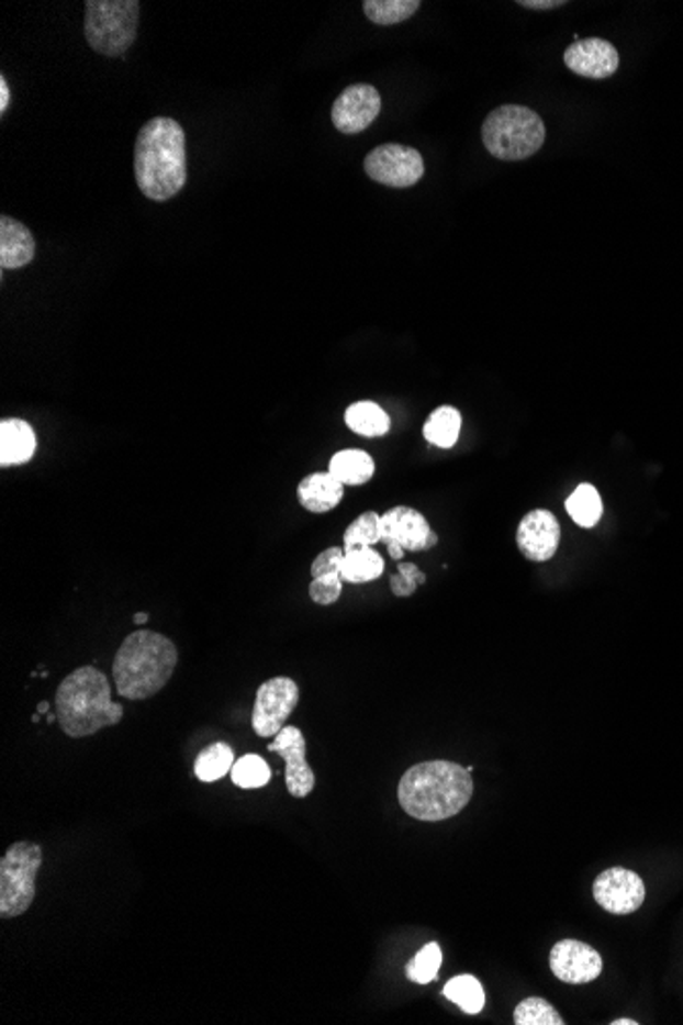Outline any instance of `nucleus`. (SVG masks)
Masks as SVG:
<instances>
[{
	"label": "nucleus",
	"mask_w": 683,
	"mask_h": 1025,
	"mask_svg": "<svg viewBox=\"0 0 683 1025\" xmlns=\"http://www.w3.org/2000/svg\"><path fill=\"white\" fill-rule=\"evenodd\" d=\"M422 7L419 0H367L362 2L365 15L377 25H398L405 19L416 15Z\"/></svg>",
	"instance_id": "28"
},
{
	"label": "nucleus",
	"mask_w": 683,
	"mask_h": 1025,
	"mask_svg": "<svg viewBox=\"0 0 683 1025\" xmlns=\"http://www.w3.org/2000/svg\"><path fill=\"white\" fill-rule=\"evenodd\" d=\"M236 764L234 749L223 742L205 747L194 759V776L201 782H217L232 772Z\"/></svg>",
	"instance_id": "25"
},
{
	"label": "nucleus",
	"mask_w": 683,
	"mask_h": 1025,
	"mask_svg": "<svg viewBox=\"0 0 683 1025\" xmlns=\"http://www.w3.org/2000/svg\"><path fill=\"white\" fill-rule=\"evenodd\" d=\"M299 504L312 514H326L340 504L344 498V483L329 471L312 473L299 481Z\"/></svg>",
	"instance_id": "19"
},
{
	"label": "nucleus",
	"mask_w": 683,
	"mask_h": 1025,
	"mask_svg": "<svg viewBox=\"0 0 683 1025\" xmlns=\"http://www.w3.org/2000/svg\"><path fill=\"white\" fill-rule=\"evenodd\" d=\"M56 714L68 737H89L120 725L125 709L111 699V683L101 669L82 666L66 676L56 692Z\"/></svg>",
	"instance_id": "4"
},
{
	"label": "nucleus",
	"mask_w": 683,
	"mask_h": 1025,
	"mask_svg": "<svg viewBox=\"0 0 683 1025\" xmlns=\"http://www.w3.org/2000/svg\"><path fill=\"white\" fill-rule=\"evenodd\" d=\"M481 137L491 156L514 163L526 160L542 148L547 127L533 109L522 104H502L483 121Z\"/></svg>",
	"instance_id": "5"
},
{
	"label": "nucleus",
	"mask_w": 683,
	"mask_h": 1025,
	"mask_svg": "<svg viewBox=\"0 0 683 1025\" xmlns=\"http://www.w3.org/2000/svg\"><path fill=\"white\" fill-rule=\"evenodd\" d=\"M268 751L279 754L284 759V782L291 796L307 799L315 788V773L307 764V742L301 728L284 725L275 742L268 745Z\"/></svg>",
	"instance_id": "12"
},
{
	"label": "nucleus",
	"mask_w": 683,
	"mask_h": 1025,
	"mask_svg": "<svg viewBox=\"0 0 683 1025\" xmlns=\"http://www.w3.org/2000/svg\"><path fill=\"white\" fill-rule=\"evenodd\" d=\"M383 533H381V514L377 512H362L358 519L348 524L344 533V545L342 549H369L377 543H381Z\"/></svg>",
	"instance_id": "27"
},
{
	"label": "nucleus",
	"mask_w": 683,
	"mask_h": 1025,
	"mask_svg": "<svg viewBox=\"0 0 683 1025\" xmlns=\"http://www.w3.org/2000/svg\"><path fill=\"white\" fill-rule=\"evenodd\" d=\"M229 776H232V782L236 787L253 790V788L267 787L270 778H272V772L268 768L267 759L260 758L256 754H248V756L236 759Z\"/></svg>",
	"instance_id": "29"
},
{
	"label": "nucleus",
	"mask_w": 683,
	"mask_h": 1025,
	"mask_svg": "<svg viewBox=\"0 0 683 1025\" xmlns=\"http://www.w3.org/2000/svg\"><path fill=\"white\" fill-rule=\"evenodd\" d=\"M461 412L452 405H440L424 424V438L438 448H452L461 436Z\"/></svg>",
	"instance_id": "23"
},
{
	"label": "nucleus",
	"mask_w": 683,
	"mask_h": 1025,
	"mask_svg": "<svg viewBox=\"0 0 683 1025\" xmlns=\"http://www.w3.org/2000/svg\"><path fill=\"white\" fill-rule=\"evenodd\" d=\"M564 510L581 528H594L604 514V502L592 483H580L567 498Z\"/></svg>",
	"instance_id": "24"
},
{
	"label": "nucleus",
	"mask_w": 683,
	"mask_h": 1025,
	"mask_svg": "<svg viewBox=\"0 0 683 1025\" xmlns=\"http://www.w3.org/2000/svg\"><path fill=\"white\" fill-rule=\"evenodd\" d=\"M135 180L152 201H168L187 185V135L170 118L149 120L137 134Z\"/></svg>",
	"instance_id": "2"
},
{
	"label": "nucleus",
	"mask_w": 683,
	"mask_h": 1025,
	"mask_svg": "<svg viewBox=\"0 0 683 1025\" xmlns=\"http://www.w3.org/2000/svg\"><path fill=\"white\" fill-rule=\"evenodd\" d=\"M443 995L459 1005L467 1015H477L485 1007V991L483 984L471 974H461L446 982Z\"/></svg>",
	"instance_id": "26"
},
{
	"label": "nucleus",
	"mask_w": 683,
	"mask_h": 1025,
	"mask_svg": "<svg viewBox=\"0 0 683 1025\" xmlns=\"http://www.w3.org/2000/svg\"><path fill=\"white\" fill-rule=\"evenodd\" d=\"M389 586H391V592L398 598H410L414 595L419 586L426 583V573L417 567L416 564H410V561H400L398 564V573L389 578Z\"/></svg>",
	"instance_id": "32"
},
{
	"label": "nucleus",
	"mask_w": 683,
	"mask_h": 1025,
	"mask_svg": "<svg viewBox=\"0 0 683 1025\" xmlns=\"http://www.w3.org/2000/svg\"><path fill=\"white\" fill-rule=\"evenodd\" d=\"M564 66L575 75L602 80L618 73L620 56H618V49L606 40L587 37V40H578L575 44L567 47Z\"/></svg>",
	"instance_id": "16"
},
{
	"label": "nucleus",
	"mask_w": 683,
	"mask_h": 1025,
	"mask_svg": "<svg viewBox=\"0 0 683 1025\" xmlns=\"http://www.w3.org/2000/svg\"><path fill=\"white\" fill-rule=\"evenodd\" d=\"M47 723H49V725H52V723H58V714L56 713L47 714Z\"/></svg>",
	"instance_id": "40"
},
{
	"label": "nucleus",
	"mask_w": 683,
	"mask_h": 1025,
	"mask_svg": "<svg viewBox=\"0 0 683 1025\" xmlns=\"http://www.w3.org/2000/svg\"><path fill=\"white\" fill-rule=\"evenodd\" d=\"M381 113V94L371 85H352L332 107L334 127L342 134H360Z\"/></svg>",
	"instance_id": "15"
},
{
	"label": "nucleus",
	"mask_w": 683,
	"mask_h": 1025,
	"mask_svg": "<svg viewBox=\"0 0 683 1025\" xmlns=\"http://www.w3.org/2000/svg\"><path fill=\"white\" fill-rule=\"evenodd\" d=\"M37 713L45 714V716L52 713V711H49V702H47V700H42V702L37 704Z\"/></svg>",
	"instance_id": "38"
},
{
	"label": "nucleus",
	"mask_w": 683,
	"mask_h": 1025,
	"mask_svg": "<svg viewBox=\"0 0 683 1025\" xmlns=\"http://www.w3.org/2000/svg\"><path fill=\"white\" fill-rule=\"evenodd\" d=\"M44 864L37 844L16 842L0 860V917L13 920L30 911L35 901V880Z\"/></svg>",
	"instance_id": "7"
},
{
	"label": "nucleus",
	"mask_w": 683,
	"mask_h": 1025,
	"mask_svg": "<svg viewBox=\"0 0 683 1025\" xmlns=\"http://www.w3.org/2000/svg\"><path fill=\"white\" fill-rule=\"evenodd\" d=\"M549 962L552 974L567 984H587L604 970L602 954L578 939H561L555 944Z\"/></svg>",
	"instance_id": "14"
},
{
	"label": "nucleus",
	"mask_w": 683,
	"mask_h": 1025,
	"mask_svg": "<svg viewBox=\"0 0 683 1025\" xmlns=\"http://www.w3.org/2000/svg\"><path fill=\"white\" fill-rule=\"evenodd\" d=\"M383 571H385V561L372 547L344 550L342 580L348 583H369V581L379 580Z\"/></svg>",
	"instance_id": "22"
},
{
	"label": "nucleus",
	"mask_w": 683,
	"mask_h": 1025,
	"mask_svg": "<svg viewBox=\"0 0 683 1025\" xmlns=\"http://www.w3.org/2000/svg\"><path fill=\"white\" fill-rule=\"evenodd\" d=\"M516 545L522 555L533 564H545L552 559L561 545L559 519L545 508L530 510L516 528Z\"/></svg>",
	"instance_id": "13"
},
{
	"label": "nucleus",
	"mask_w": 683,
	"mask_h": 1025,
	"mask_svg": "<svg viewBox=\"0 0 683 1025\" xmlns=\"http://www.w3.org/2000/svg\"><path fill=\"white\" fill-rule=\"evenodd\" d=\"M563 0H522L520 7H526V9H538V11H545V9H557V7H563Z\"/></svg>",
	"instance_id": "35"
},
{
	"label": "nucleus",
	"mask_w": 683,
	"mask_h": 1025,
	"mask_svg": "<svg viewBox=\"0 0 683 1025\" xmlns=\"http://www.w3.org/2000/svg\"><path fill=\"white\" fill-rule=\"evenodd\" d=\"M398 799L410 817L438 823L459 815L471 803L473 778L455 761H422L403 773Z\"/></svg>",
	"instance_id": "1"
},
{
	"label": "nucleus",
	"mask_w": 683,
	"mask_h": 1025,
	"mask_svg": "<svg viewBox=\"0 0 683 1025\" xmlns=\"http://www.w3.org/2000/svg\"><path fill=\"white\" fill-rule=\"evenodd\" d=\"M344 422L350 431L365 438H381L391 431V417L374 402L352 403L344 414Z\"/></svg>",
	"instance_id": "21"
},
{
	"label": "nucleus",
	"mask_w": 683,
	"mask_h": 1025,
	"mask_svg": "<svg viewBox=\"0 0 683 1025\" xmlns=\"http://www.w3.org/2000/svg\"><path fill=\"white\" fill-rule=\"evenodd\" d=\"M645 882L632 870L616 866L595 878V903L614 915H630L639 911L645 903Z\"/></svg>",
	"instance_id": "11"
},
{
	"label": "nucleus",
	"mask_w": 683,
	"mask_h": 1025,
	"mask_svg": "<svg viewBox=\"0 0 683 1025\" xmlns=\"http://www.w3.org/2000/svg\"><path fill=\"white\" fill-rule=\"evenodd\" d=\"M383 545H400L405 553L430 550L438 545V535L432 531L428 519L410 505H395L381 514Z\"/></svg>",
	"instance_id": "10"
},
{
	"label": "nucleus",
	"mask_w": 683,
	"mask_h": 1025,
	"mask_svg": "<svg viewBox=\"0 0 683 1025\" xmlns=\"http://www.w3.org/2000/svg\"><path fill=\"white\" fill-rule=\"evenodd\" d=\"M9 101H11V89L7 85V78L0 76V113L9 109Z\"/></svg>",
	"instance_id": "36"
},
{
	"label": "nucleus",
	"mask_w": 683,
	"mask_h": 1025,
	"mask_svg": "<svg viewBox=\"0 0 683 1025\" xmlns=\"http://www.w3.org/2000/svg\"><path fill=\"white\" fill-rule=\"evenodd\" d=\"M148 621H149L148 612H135L134 614L135 626H144V624L148 623Z\"/></svg>",
	"instance_id": "37"
},
{
	"label": "nucleus",
	"mask_w": 683,
	"mask_h": 1025,
	"mask_svg": "<svg viewBox=\"0 0 683 1025\" xmlns=\"http://www.w3.org/2000/svg\"><path fill=\"white\" fill-rule=\"evenodd\" d=\"M85 35L90 47L103 56L125 54L137 37V0H87Z\"/></svg>",
	"instance_id": "6"
},
{
	"label": "nucleus",
	"mask_w": 683,
	"mask_h": 1025,
	"mask_svg": "<svg viewBox=\"0 0 683 1025\" xmlns=\"http://www.w3.org/2000/svg\"><path fill=\"white\" fill-rule=\"evenodd\" d=\"M342 586H344V580H342L340 573L313 578L312 583H310V598L320 606L336 604L340 600Z\"/></svg>",
	"instance_id": "33"
},
{
	"label": "nucleus",
	"mask_w": 683,
	"mask_h": 1025,
	"mask_svg": "<svg viewBox=\"0 0 683 1025\" xmlns=\"http://www.w3.org/2000/svg\"><path fill=\"white\" fill-rule=\"evenodd\" d=\"M299 686L287 676L270 678L258 686L254 699L253 728L258 737H277L298 709Z\"/></svg>",
	"instance_id": "8"
},
{
	"label": "nucleus",
	"mask_w": 683,
	"mask_h": 1025,
	"mask_svg": "<svg viewBox=\"0 0 683 1025\" xmlns=\"http://www.w3.org/2000/svg\"><path fill=\"white\" fill-rule=\"evenodd\" d=\"M365 172L385 187L407 189L424 177V158L416 148L383 144L365 158Z\"/></svg>",
	"instance_id": "9"
},
{
	"label": "nucleus",
	"mask_w": 683,
	"mask_h": 1025,
	"mask_svg": "<svg viewBox=\"0 0 683 1025\" xmlns=\"http://www.w3.org/2000/svg\"><path fill=\"white\" fill-rule=\"evenodd\" d=\"M37 450V436L25 420H2L0 424V467L31 461Z\"/></svg>",
	"instance_id": "17"
},
{
	"label": "nucleus",
	"mask_w": 683,
	"mask_h": 1025,
	"mask_svg": "<svg viewBox=\"0 0 683 1025\" xmlns=\"http://www.w3.org/2000/svg\"><path fill=\"white\" fill-rule=\"evenodd\" d=\"M514 1024L516 1025H563V1017L559 1011L550 1005L549 1001L540 996H530L524 999L520 1005L514 1011Z\"/></svg>",
	"instance_id": "31"
},
{
	"label": "nucleus",
	"mask_w": 683,
	"mask_h": 1025,
	"mask_svg": "<svg viewBox=\"0 0 683 1025\" xmlns=\"http://www.w3.org/2000/svg\"><path fill=\"white\" fill-rule=\"evenodd\" d=\"M179 664L175 640L139 628L121 643L113 659V682L117 694L127 700H146L170 682Z\"/></svg>",
	"instance_id": "3"
},
{
	"label": "nucleus",
	"mask_w": 683,
	"mask_h": 1025,
	"mask_svg": "<svg viewBox=\"0 0 683 1025\" xmlns=\"http://www.w3.org/2000/svg\"><path fill=\"white\" fill-rule=\"evenodd\" d=\"M440 966H443V950L436 942H430L417 951L410 965L405 966V977L416 984H430L432 981H436Z\"/></svg>",
	"instance_id": "30"
},
{
	"label": "nucleus",
	"mask_w": 683,
	"mask_h": 1025,
	"mask_svg": "<svg viewBox=\"0 0 683 1025\" xmlns=\"http://www.w3.org/2000/svg\"><path fill=\"white\" fill-rule=\"evenodd\" d=\"M327 471L344 486H365L371 481L377 467L369 453L360 448H344L332 457Z\"/></svg>",
	"instance_id": "20"
},
{
	"label": "nucleus",
	"mask_w": 683,
	"mask_h": 1025,
	"mask_svg": "<svg viewBox=\"0 0 683 1025\" xmlns=\"http://www.w3.org/2000/svg\"><path fill=\"white\" fill-rule=\"evenodd\" d=\"M342 559H344V549L342 547H329L322 550L312 564V578H324V576H334L340 573Z\"/></svg>",
	"instance_id": "34"
},
{
	"label": "nucleus",
	"mask_w": 683,
	"mask_h": 1025,
	"mask_svg": "<svg viewBox=\"0 0 683 1025\" xmlns=\"http://www.w3.org/2000/svg\"><path fill=\"white\" fill-rule=\"evenodd\" d=\"M612 1024L614 1025H637L639 1024V1022H635V1020H616V1022H612Z\"/></svg>",
	"instance_id": "39"
},
{
	"label": "nucleus",
	"mask_w": 683,
	"mask_h": 1025,
	"mask_svg": "<svg viewBox=\"0 0 683 1025\" xmlns=\"http://www.w3.org/2000/svg\"><path fill=\"white\" fill-rule=\"evenodd\" d=\"M40 718H42V714L40 713H35L33 716H31V721H33V723H40Z\"/></svg>",
	"instance_id": "41"
},
{
	"label": "nucleus",
	"mask_w": 683,
	"mask_h": 1025,
	"mask_svg": "<svg viewBox=\"0 0 683 1025\" xmlns=\"http://www.w3.org/2000/svg\"><path fill=\"white\" fill-rule=\"evenodd\" d=\"M35 258V239L23 223L9 215L0 218V267L23 268Z\"/></svg>",
	"instance_id": "18"
}]
</instances>
